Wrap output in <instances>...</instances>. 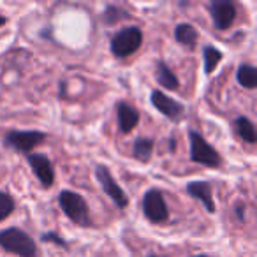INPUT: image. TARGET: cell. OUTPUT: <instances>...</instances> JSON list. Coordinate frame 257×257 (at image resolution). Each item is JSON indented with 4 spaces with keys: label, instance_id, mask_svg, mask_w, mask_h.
<instances>
[{
    "label": "cell",
    "instance_id": "obj_1",
    "mask_svg": "<svg viewBox=\"0 0 257 257\" xmlns=\"http://www.w3.org/2000/svg\"><path fill=\"white\" fill-rule=\"evenodd\" d=\"M0 248L18 257H37L39 253L37 243L32 239V236L16 225L0 231Z\"/></svg>",
    "mask_w": 257,
    "mask_h": 257
},
{
    "label": "cell",
    "instance_id": "obj_2",
    "mask_svg": "<svg viewBox=\"0 0 257 257\" xmlns=\"http://www.w3.org/2000/svg\"><path fill=\"white\" fill-rule=\"evenodd\" d=\"M58 206L64 215L79 227H92L93 220L86 199L74 190H62L58 194Z\"/></svg>",
    "mask_w": 257,
    "mask_h": 257
},
{
    "label": "cell",
    "instance_id": "obj_3",
    "mask_svg": "<svg viewBox=\"0 0 257 257\" xmlns=\"http://www.w3.org/2000/svg\"><path fill=\"white\" fill-rule=\"evenodd\" d=\"M145 34L138 25H127L123 29L116 30L111 36L109 41V51L114 58H123L134 55L141 46H143Z\"/></svg>",
    "mask_w": 257,
    "mask_h": 257
},
{
    "label": "cell",
    "instance_id": "obj_4",
    "mask_svg": "<svg viewBox=\"0 0 257 257\" xmlns=\"http://www.w3.org/2000/svg\"><path fill=\"white\" fill-rule=\"evenodd\" d=\"M190 161L194 164L204 166L210 169H218L222 166V155L218 150L206 141V138L197 131H189Z\"/></svg>",
    "mask_w": 257,
    "mask_h": 257
},
{
    "label": "cell",
    "instance_id": "obj_5",
    "mask_svg": "<svg viewBox=\"0 0 257 257\" xmlns=\"http://www.w3.org/2000/svg\"><path fill=\"white\" fill-rule=\"evenodd\" d=\"M46 134L41 131H8L2 143L9 150L29 155L37 147H41L46 141Z\"/></svg>",
    "mask_w": 257,
    "mask_h": 257
},
{
    "label": "cell",
    "instance_id": "obj_6",
    "mask_svg": "<svg viewBox=\"0 0 257 257\" xmlns=\"http://www.w3.org/2000/svg\"><path fill=\"white\" fill-rule=\"evenodd\" d=\"M141 211H143V217L152 224H166L169 220V208L162 190H147L141 199Z\"/></svg>",
    "mask_w": 257,
    "mask_h": 257
},
{
    "label": "cell",
    "instance_id": "obj_7",
    "mask_svg": "<svg viewBox=\"0 0 257 257\" xmlns=\"http://www.w3.org/2000/svg\"><path fill=\"white\" fill-rule=\"evenodd\" d=\"M95 178L99 187L102 189V192L113 201V204L118 210H125L128 204V197L125 194V190L118 185V182L114 180V176L111 175V171L107 169V166L97 164L95 166Z\"/></svg>",
    "mask_w": 257,
    "mask_h": 257
},
{
    "label": "cell",
    "instance_id": "obj_8",
    "mask_svg": "<svg viewBox=\"0 0 257 257\" xmlns=\"http://www.w3.org/2000/svg\"><path fill=\"white\" fill-rule=\"evenodd\" d=\"M208 13H210L213 29L218 32L229 30L236 22V4L232 0H211L208 4Z\"/></svg>",
    "mask_w": 257,
    "mask_h": 257
},
{
    "label": "cell",
    "instance_id": "obj_9",
    "mask_svg": "<svg viewBox=\"0 0 257 257\" xmlns=\"http://www.w3.org/2000/svg\"><path fill=\"white\" fill-rule=\"evenodd\" d=\"M150 102H152V106L159 111V113L164 114L168 120L175 121V123L185 116V106H183L182 102H178L176 99H173V97H169L168 93H164L159 88L152 90Z\"/></svg>",
    "mask_w": 257,
    "mask_h": 257
},
{
    "label": "cell",
    "instance_id": "obj_10",
    "mask_svg": "<svg viewBox=\"0 0 257 257\" xmlns=\"http://www.w3.org/2000/svg\"><path fill=\"white\" fill-rule=\"evenodd\" d=\"M25 157L27 164L30 166L36 178L43 185V189H51L55 183V168L53 162L50 161V157L46 154H37V152H32V154L25 155Z\"/></svg>",
    "mask_w": 257,
    "mask_h": 257
},
{
    "label": "cell",
    "instance_id": "obj_11",
    "mask_svg": "<svg viewBox=\"0 0 257 257\" xmlns=\"http://www.w3.org/2000/svg\"><path fill=\"white\" fill-rule=\"evenodd\" d=\"M185 192H187V196H190L192 199L199 201L208 213H215V211H217L215 199H213V182H206V180H192V182L187 183Z\"/></svg>",
    "mask_w": 257,
    "mask_h": 257
},
{
    "label": "cell",
    "instance_id": "obj_12",
    "mask_svg": "<svg viewBox=\"0 0 257 257\" xmlns=\"http://www.w3.org/2000/svg\"><path fill=\"white\" fill-rule=\"evenodd\" d=\"M114 111H116V121H118V131L121 134H131L134 128L140 123V111L133 106V104L125 102V100H120L114 106Z\"/></svg>",
    "mask_w": 257,
    "mask_h": 257
},
{
    "label": "cell",
    "instance_id": "obj_13",
    "mask_svg": "<svg viewBox=\"0 0 257 257\" xmlns=\"http://www.w3.org/2000/svg\"><path fill=\"white\" fill-rule=\"evenodd\" d=\"M155 81L166 90H178L180 88L178 76L175 74V71H173L164 60L155 62Z\"/></svg>",
    "mask_w": 257,
    "mask_h": 257
},
{
    "label": "cell",
    "instance_id": "obj_14",
    "mask_svg": "<svg viewBox=\"0 0 257 257\" xmlns=\"http://www.w3.org/2000/svg\"><path fill=\"white\" fill-rule=\"evenodd\" d=\"M175 41L180 46L187 48V50H196L197 43H199V32L194 29L190 23H178L175 27Z\"/></svg>",
    "mask_w": 257,
    "mask_h": 257
},
{
    "label": "cell",
    "instance_id": "obj_15",
    "mask_svg": "<svg viewBox=\"0 0 257 257\" xmlns=\"http://www.w3.org/2000/svg\"><path fill=\"white\" fill-rule=\"evenodd\" d=\"M224 60V53L218 48L211 46V44H204L203 46V65H204V74L211 76L217 67L220 65V62Z\"/></svg>",
    "mask_w": 257,
    "mask_h": 257
},
{
    "label": "cell",
    "instance_id": "obj_16",
    "mask_svg": "<svg viewBox=\"0 0 257 257\" xmlns=\"http://www.w3.org/2000/svg\"><path fill=\"white\" fill-rule=\"evenodd\" d=\"M155 148V141L152 138L140 136L133 141V157L140 162H148L152 159Z\"/></svg>",
    "mask_w": 257,
    "mask_h": 257
},
{
    "label": "cell",
    "instance_id": "obj_17",
    "mask_svg": "<svg viewBox=\"0 0 257 257\" xmlns=\"http://www.w3.org/2000/svg\"><path fill=\"white\" fill-rule=\"evenodd\" d=\"M236 81L241 88L253 90L257 86V69L252 64H239L236 69Z\"/></svg>",
    "mask_w": 257,
    "mask_h": 257
},
{
    "label": "cell",
    "instance_id": "obj_18",
    "mask_svg": "<svg viewBox=\"0 0 257 257\" xmlns=\"http://www.w3.org/2000/svg\"><path fill=\"white\" fill-rule=\"evenodd\" d=\"M236 133H238L239 140L245 141L246 145H255L257 143V133L255 127H253L252 120L246 116H238L234 120Z\"/></svg>",
    "mask_w": 257,
    "mask_h": 257
},
{
    "label": "cell",
    "instance_id": "obj_19",
    "mask_svg": "<svg viewBox=\"0 0 257 257\" xmlns=\"http://www.w3.org/2000/svg\"><path fill=\"white\" fill-rule=\"evenodd\" d=\"M128 16H131V13L125 11V9H121L120 6H106L102 11V15H100V20H102L104 25H116L118 22H121V20H127Z\"/></svg>",
    "mask_w": 257,
    "mask_h": 257
},
{
    "label": "cell",
    "instance_id": "obj_20",
    "mask_svg": "<svg viewBox=\"0 0 257 257\" xmlns=\"http://www.w3.org/2000/svg\"><path fill=\"white\" fill-rule=\"evenodd\" d=\"M16 210V201L6 190H0V222H4L6 218H9L13 215V211Z\"/></svg>",
    "mask_w": 257,
    "mask_h": 257
},
{
    "label": "cell",
    "instance_id": "obj_21",
    "mask_svg": "<svg viewBox=\"0 0 257 257\" xmlns=\"http://www.w3.org/2000/svg\"><path fill=\"white\" fill-rule=\"evenodd\" d=\"M41 241H43V243H53V245L62 246V248H69L67 239H65L62 234H58V232H55V231L43 232V234H41Z\"/></svg>",
    "mask_w": 257,
    "mask_h": 257
},
{
    "label": "cell",
    "instance_id": "obj_22",
    "mask_svg": "<svg viewBox=\"0 0 257 257\" xmlns=\"http://www.w3.org/2000/svg\"><path fill=\"white\" fill-rule=\"evenodd\" d=\"M245 210H246L245 204H241V203H238L234 206V215H236V218H238L239 224H245V220H246V217H245L246 211Z\"/></svg>",
    "mask_w": 257,
    "mask_h": 257
},
{
    "label": "cell",
    "instance_id": "obj_23",
    "mask_svg": "<svg viewBox=\"0 0 257 257\" xmlns=\"http://www.w3.org/2000/svg\"><path fill=\"white\" fill-rule=\"evenodd\" d=\"M67 95H69V92H67V83L60 81V83H58V97H60V99H65Z\"/></svg>",
    "mask_w": 257,
    "mask_h": 257
},
{
    "label": "cell",
    "instance_id": "obj_24",
    "mask_svg": "<svg viewBox=\"0 0 257 257\" xmlns=\"http://www.w3.org/2000/svg\"><path fill=\"white\" fill-rule=\"evenodd\" d=\"M169 152H171V154H175L176 152V138L175 136L169 138Z\"/></svg>",
    "mask_w": 257,
    "mask_h": 257
},
{
    "label": "cell",
    "instance_id": "obj_25",
    "mask_svg": "<svg viewBox=\"0 0 257 257\" xmlns=\"http://www.w3.org/2000/svg\"><path fill=\"white\" fill-rule=\"evenodd\" d=\"M6 23H8V18H6V16L0 15V27H4Z\"/></svg>",
    "mask_w": 257,
    "mask_h": 257
},
{
    "label": "cell",
    "instance_id": "obj_26",
    "mask_svg": "<svg viewBox=\"0 0 257 257\" xmlns=\"http://www.w3.org/2000/svg\"><path fill=\"white\" fill-rule=\"evenodd\" d=\"M190 257H213V255H210V253H194Z\"/></svg>",
    "mask_w": 257,
    "mask_h": 257
},
{
    "label": "cell",
    "instance_id": "obj_27",
    "mask_svg": "<svg viewBox=\"0 0 257 257\" xmlns=\"http://www.w3.org/2000/svg\"><path fill=\"white\" fill-rule=\"evenodd\" d=\"M147 257H161V255H159V253H148Z\"/></svg>",
    "mask_w": 257,
    "mask_h": 257
}]
</instances>
